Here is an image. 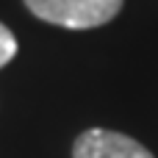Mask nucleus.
<instances>
[{
	"label": "nucleus",
	"instance_id": "nucleus-1",
	"mask_svg": "<svg viewBox=\"0 0 158 158\" xmlns=\"http://www.w3.org/2000/svg\"><path fill=\"white\" fill-rule=\"evenodd\" d=\"M122 3L125 0H25L31 14L69 31H86L111 22L122 11Z\"/></svg>",
	"mask_w": 158,
	"mask_h": 158
},
{
	"label": "nucleus",
	"instance_id": "nucleus-2",
	"mask_svg": "<svg viewBox=\"0 0 158 158\" xmlns=\"http://www.w3.org/2000/svg\"><path fill=\"white\" fill-rule=\"evenodd\" d=\"M72 158H156V156L142 142H136L125 133L92 128L75 139Z\"/></svg>",
	"mask_w": 158,
	"mask_h": 158
},
{
	"label": "nucleus",
	"instance_id": "nucleus-3",
	"mask_svg": "<svg viewBox=\"0 0 158 158\" xmlns=\"http://www.w3.org/2000/svg\"><path fill=\"white\" fill-rule=\"evenodd\" d=\"M17 56V39H14V33L0 22V67H6L11 58Z\"/></svg>",
	"mask_w": 158,
	"mask_h": 158
}]
</instances>
